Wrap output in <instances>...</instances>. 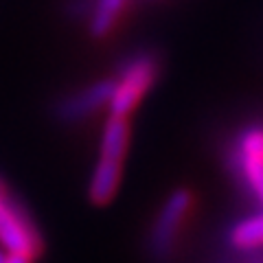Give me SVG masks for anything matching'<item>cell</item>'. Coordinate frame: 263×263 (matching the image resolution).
<instances>
[{
	"label": "cell",
	"mask_w": 263,
	"mask_h": 263,
	"mask_svg": "<svg viewBox=\"0 0 263 263\" xmlns=\"http://www.w3.org/2000/svg\"><path fill=\"white\" fill-rule=\"evenodd\" d=\"M114 92V77L97 79L92 84L64 95L53 105V114L62 123H79L95 117L99 110H103L110 103Z\"/></svg>",
	"instance_id": "obj_4"
},
{
	"label": "cell",
	"mask_w": 263,
	"mask_h": 263,
	"mask_svg": "<svg viewBox=\"0 0 263 263\" xmlns=\"http://www.w3.org/2000/svg\"><path fill=\"white\" fill-rule=\"evenodd\" d=\"M160 77V57L154 51H136L119 64L110 99V117L127 119Z\"/></svg>",
	"instance_id": "obj_1"
},
{
	"label": "cell",
	"mask_w": 263,
	"mask_h": 263,
	"mask_svg": "<svg viewBox=\"0 0 263 263\" xmlns=\"http://www.w3.org/2000/svg\"><path fill=\"white\" fill-rule=\"evenodd\" d=\"M121 174H123V160L99 156V160L95 164V171H92V178H90V184H88L90 202L97 204V206L110 204L112 197L119 191Z\"/></svg>",
	"instance_id": "obj_5"
},
{
	"label": "cell",
	"mask_w": 263,
	"mask_h": 263,
	"mask_svg": "<svg viewBox=\"0 0 263 263\" xmlns=\"http://www.w3.org/2000/svg\"><path fill=\"white\" fill-rule=\"evenodd\" d=\"M0 243L9 252H22L33 259L44 250L37 226L9 191H0Z\"/></svg>",
	"instance_id": "obj_3"
},
{
	"label": "cell",
	"mask_w": 263,
	"mask_h": 263,
	"mask_svg": "<svg viewBox=\"0 0 263 263\" xmlns=\"http://www.w3.org/2000/svg\"><path fill=\"white\" fill-rule=\"evenodd\" d=\"M3 261H5V252H3V250H0V263H3Z\"/></svg>",
	"instance_id": "obj_12"
},
{
	"label": "cell",
	"mask_w": 263,
	"mask_h": 263,
	"mask_svg": "<svg viewBox=\"0 0 263 263\" xmlns=\"http://www.w3.org/2000/svg\"><path fill=\"white\" fill-rule=\"evenodd\" d=\"M235 164H237V171L241 174V178L246 180V184H248V189L263 204V158L261 156L235 154Z\"/></svg>",
	"instance_id": "obj_9"
},
{
	"label": "cell",
	"mask_w": 263,
	"mask_h": 263,
	"mask_svg": "<svg viewBox=\"0 0 263 263\" xmlns=\"http://www.w3.org/2000/svg\"><path fill=\"white\" fill-rule=\"evenodd\" d=\"M129 0H92L88 13V31L95 40H103L117 29Z\"/></svg>",
	"instance_id": "obj_6"
},
{
	"label": "cell",
	"mask_w": 263,
	"mask_h": 263,
	"mask_svg": "<svg viewBox=\"0 0 263 263\" xmlns=\"http://www.w3.org/2000/svg\"><path fill=\"white\" fill-rule=\"evenodd\" d=\"M129 147V123L123 117H110L101 132V143H99V156L114 160H125Z\"/></svg>",
	"instance_id": "obj_7"
},
{
	"label": "cell",
	"mask_w": 263,
	"mask_h": 263,
	"mask_svg": "<svg viewBox=\"0 0 263 263\" xmlns=\"http://www.w3.org/2000/svg\"><path fill=\"white\" fill-rule=\"evenodd\" d=\"M3 263H33V257L22 254V252H9V254H5Z\"/></svg>",
	"instance_id": "obj_11"
},
{
	"label": "cell",
	"mask_w": 263,
	"mask_h": 263,
	"mask_svg": "<svg viewBox=\"0 0 263 263\" xmlns=\"http://www.w3.org/2000/svg\"><path fill=\"white\" fill-rule=\"evenodd\" d=\"M230 243L235 248H257L263 246V213L237 221L230 230Z\"/></svg>",
	"instance_id": "obj_8"
},
{
	"label": "cell",
	"mask_w": 263,
	"mask_h": 263,
	"mask_svg": "<svg viewBox=\"0 0 263 263\" xmlns=\"http://www.w3.org/2000/svg\"><path fill=\"white\" fill-rule=\"evenodd\" d=\"M235 154L241 156H261L263 158V127H248L239 136Z\"/></svg>",
	"instance_id": "obj_10"
},
{
	"label": "cell",
	"mask_w": 263,
	"mask_h": 263,
	"mask_svg": "<svg viewBox=\"0 0 263 263\" xmlns=\"http://www.w3.org/2000/svg\"><path fill=\"white\" fill-rule=\"evenodd\" d=\"M193 206L195 195L191 189L180 186L164 197L147 235V248L156 261H164L174 254L180 235L189 224V217L193 215Z\"/></svg>",
	"instance_id": "obj_2"
}]
</instances>
